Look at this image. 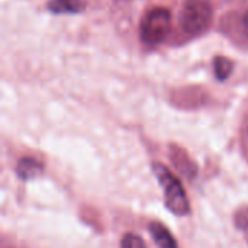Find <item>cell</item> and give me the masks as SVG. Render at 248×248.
Segmentation results:
<instances>
[{
  "label": "cell",
  "instance_id": "1",
  "mask_svg": "<svg viewBox=\"0 0 248 248\" xmlns=\"http://www.w3.org/2000/svg\"><path fill=\"white\" fill-rule=\"evenodd\" d=\"M154 173L164 190L166 206L177 217L187 215L190 212V203L182 182L166 166L158 163L154 164Z\"/></svg>",
  "mask_w": 248,
  "mask_h": 248
},
{
  "label": "cell",
  "instance_id": "2",
  "mask_svg": "<svg viewBox=\"0 0 248 248\" xmlns=\"http://www.w3.org/2000/svg\"><path fill=\"white\" fill-rule=\"evenodd\" d=\"M212 20L211 0H186L180 12V26L190 35L202 33Z\"/></svg>",
  "mask_w": 248,
  "mask_h": 248
},
{
  "label": "cell",
  "instance_id": "3",
  "mask_svg": "<svg viewBox=\"0 0 248 248\" xmlns=\"http://www.w3.org/2000/svg\"><path fill=\"white\" fill-rule=\"evenodd\" d=\"M171 28V15L164 7H155L150 10L141 22L140 33L141 39L148 45H157L163 42Z\"/></svg>",
  "mask_w": 248,
  "mask_h": 248
},
{
  "label": "cell",
  "instance_id": "4",
  "mask_svg": "<svg viewBox=\"0 0 248 248\" xmlns=\"http://www.w3.org/2000/svg\"><path fill=\"white\" fill-rule=\"evenodd\" d=\"M150 234L153 235L154 243L158 246V248H179L177 241L174 240L171 232L160 222L150 224Z\"/></svg>",
  "mask_w": 248,
  "mask_h": 248
},
{
  "label": "cell",
  "instance_id": "5",
  "mask_svg": "<svg viewBox=\"0 0 248 248\" xmlns=\"http://www.w3.org/2000/svg\"><path fill=\"white\" fill-rule=\"evenodd\" d=\"M48 9L52 13H78L84 9L83 0H51Z\"/></svg>",
  "mask_w": 248,
  "mask_h": 248
},
{
  "label": "cell",
  "instance_id": "6",
  "mask_svg": "<svg viewBox=\"0 0 248 248\" xmlns=\"http://www.w3.org/2000/svg\"><path fill=\"white\" fill-rule=\"evenodd\" d=\"M42 171V166L33 158H22L17 164V173L22 179H31Z\"/></svg>",
  "mask_w": 248,
  "mask_h": 248
},
{
  "label": "cell",
  "instance_id": "7",
  "mask_svg": "<svg viewBox=\"0 0 248 248\" xmlns=\"http://www.w3.org/2000/svg\"><path fill=\"white\" fill-rule=\"evenodd\" d=\"M232 71V62L225 57H217L215 60V74L219 80H225Z\"/></svg>",
  "mask_w": 248,
  "mask_h": 248
},
{
  "label": "cell",
  "instance_id": "8",
  "mask_svg": "<svg viewBox=\"0 0 248 248\" xmlns=\"http://www.w3.org/2000/svg\"><path fill=\"white\" fill-rule=\"evenodd\" d=\"M121 248H145L144 241L135 234H126L122 240Z\"/></svg>",
  "mask_w": 248,
  "mask_h": 248
},
{
  "label": "cell",
  "instance_id": "9",
  "mask_svg": "<svg viewBox=\"0 0 248 248\" xmlns=\"http://www.w3.org/2000/svg\"><path fill=\"white\" fill-rule=\"evenodd\" d=\"M237 222H238V225L240 227H244V228H247L248 227V211L246 209V212L244 214H240L238 217H237Z\"/></svg>",
  "mask_w": 248,
  "mask_h": 248
},
{
  "label": "cell",
  "instance_id": "10",
  "mask_svg": "<svg viewBox=\"0 0 248 248\" xmlns=\"http://www.w3.org/2000/svg\"><path fill=\"white\" fill-rule=\"evenodd\" d=\"M243 26H244V31H246V33L248 35V12L244 15V17H243Z\"/></svg>",
  "mask_w": 248,
  "mask_h": 248
}]
</instances>
